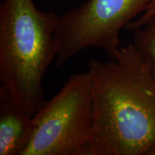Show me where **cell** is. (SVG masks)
<instances>
[{
    "label": "cell",
    "instance_id": "1",
    "mask_svg": "<svg viewBox=\"0 0 155 155\" xmlns=\"http://www.w3.org/2000/svg\"><path fill=\"white\" fill-rule=\"evenodd\" d=\"M94 121L89 155H143L155 144V81L133 43L88 61Z\"/></svg>",
    "mask_w": 155,
    "mask_h": 155
},
{
    "label": "cell",
    "instance_id": "2",
    "mask_svg": "<svg viewBox=\"0 0 155 155\" xmlns=\"http://www.w3.org/2000/svg\"><path fill=\"white\" fill-rule=\"evenodd\" d=\"M58 17L33 0L0 5V88L30 115L45 104L43 79L58 55Z\"/></svg>",
    "mask_w": 155,
    "mask_h": 155
},
{
    "label": "cell",
    "instance_id": "3",
    "mask_svg": "<svg viewBox=\"0 0 155 155\" xmlns=\"http://www.w3.org/2000/svg\"><path fill=\"white\" fill-rule=\"evenodd\" d=\"M94 108L87 72L75 73L33 116V131L22 155H89Z\"/></svg>",
    "mask_w": 155,
    "mask_h": 155
},
{
    "label": "cell",
    "instance_id": "4",
    "mask_svg": "<svg viewBox=\"0 0 155 155\" xmlns=\"http://www.w3.org/2000/svg\"><path fill=\"white\" fill-rule=\"evenodd\" d=\"M152 0H87L58 17L55 65L61 68L88 48L104 50L111 59L121 48L122 29L135 20Z\"/></svg>",
    "mask_w": 155,
    "mask_h": 155
},
{
    "label": "cell",
    "instance_id": "5",
    "mask_svg": "<svg viewBox=\"0 0 155 155\" xmlns=\"http://www.w3.org/2000/svg\"><path fill=\"white\" fill-rule=\"evenodd\" d=\"M33 131V116L0 88V155H22Z\"/></svg>",
    "mask_w": 155,
    "mask_h": 155
},
{
    "label": "cell",
    "instance_id": "6",
    "mask_svg": "<svg viewBox=\"0 0 155 155\" xmlns=\"http://www.w3.org/2000/svg\"><path fill=\"white\" fill-rule=\"evenodd\" d=\"M134 32L132 43L149 62L151 73L155 81V16Z\"/></svg>",
    "mask_w": 155,
    "mask_h": 155
},
{
    "label": "cell",
    "instance_id": "7",
    "mask_svg": "<svg viewBox=\"0 0 155 155\" xmlns=\"http://www.w3.org/2000/svg\"><path fill=\"white\" fill-rule=\"evenodd\" d=\"M155 16V0H152V2L147 6V9L139 17H137L135 20L127 26V29L131 30H135L137 29L141 28L149 19Z\"/></svg>",
    "mask_w": 155,
    "mask_h": 155
},
{
    "label": "cell",
    "instance_id": "8",
    "mask_svg": "<svg viewBox=\"0 0 155 155\" xmlns=\"http://www.w3.org/2000/svg\"><path fill=\"white\" fill-rule=\"evenodd\" d=\"M145 155H155V144L153 145L152 147H151L147 151V152L145 153Z\"/></svg>",
    "mask_w": 155,
    "mask_h": 155
}]
</instances>
